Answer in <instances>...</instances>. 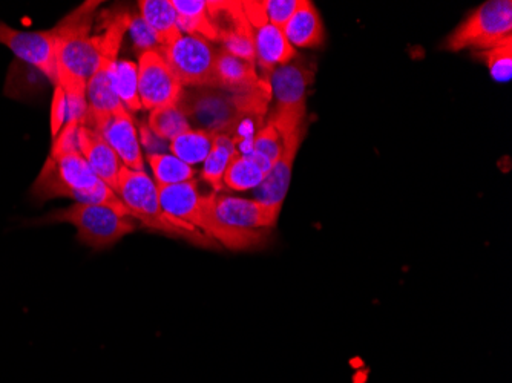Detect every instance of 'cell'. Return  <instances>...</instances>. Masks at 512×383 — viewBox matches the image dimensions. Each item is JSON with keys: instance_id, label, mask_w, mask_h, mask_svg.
<instances>
[{"instance_id": "3957f363", "label": "cell", "mask_w": 512, "mask_h": 383, "mask_svg": "<svg viewBox=\"0 0 512 383\" xmlns=\"http://www.w3.org/2000/svg\"><path fill=\"white\" fill-rule=\"evenodd\" d=\"M68 223L77 229L80 243L91 249L103 250L119 243L123 236L137 229L135 220L128 213L103 204L74 203L66 209L53 210L39 220L31 221L33 226Z\"/></svg>"}, {"instance_id": "44dd1931", "label": "cell", "mask_w": 512, "mask_h": 383, "mask_svg": "<svg viewBox=\"0 0 512 383\" xmlns=\"http://www.w3.org/2000/svg\"><path fill=\"white\" fill-rule=\"evenodd\" d=\"M215 137L217 135L212 134V132L191 129V131L184 132L180 137L172 140L169 149H171L172 155L194 167L195 164H203L206 158L209 157L215 143Z\"/></svg>"}, {"instance_id": "5b68a950", "label": "cell", "mask_w": 512, "mask_h": 383, "mask_svg": "<svg viewBox=\"0 0 512 383\" xmlns=\"http://www.w3.org/2000/svg\"><path fill=\"white\" fill-rule=\"evenodd\" d=\"M511 39V0H490L471 13L448 37L445 48L450 51H462L467 48L488 51Z\"/></svg>"}, {"instance_id": "cb8c5ba5", "label": "cell", "mask_w": 512, "mask_h": 383, "mask_svg": "<svg viewBox=\"0 0 512 383\" xmlns=\"http://www.w3.org/2000/svg\"><path fill=\"white\" fill-rule=\"evenodd\" d=\"M148 163L157 187L174 186L195 180V169L172 154H148Z\"/></svg>"}, {"instance_id": "d6986e66", "label": "cell", "mask_w": 512, "mask_h": 383, "mask_svg": "<svg viewBox=\"0 0 512 383\" xmlns=\"http://www.w3.org/2000/svg\"><path fill=\"white\" fill-rule=\"evenodd\" d=\"M283 31L293 48L295 46L315 48L324 42V25H322L321 16L315 5L307 0H299V7L296 8Z\"/></svg>"}, {"instance_id": "7a4b0ae2", "label": "cell", "mask_w": 512, "mask_h": 383, "mask_svg": "<svg viewBox=\"0 0 512 383\" xmlns=\"http://www.w3.org/2000/svg\"><path fill=\"white\" fill-rule=\"evenodd\" d=\"M31 195L40 204L53 198H69L80 204L114 207L129 215L119 195L99 180L80 151L50 154L31 187Z\"/></svg>"}, {"instance_id": "603a6c76", "label": "cell", "mask_w": 512, "mask_h": 383, "mask_svg": "<svg viewBox=\"0 0 512 383\" xmlns=\"http://www.w3.org/2000/svg\"><path fill=\"white\" fill-rule=\"evenodd\" d=\"M283 149V137L279 134L278 129L269 122L253 135L250 151L246 157L252 158L267 174L273 163L283 154Z\"/></svg>"}, {"instance_id": "8992f818", "label": "cell", "mask_w": 512, "mask_h": 383, "mask_svg": "<svg viewBox=\"0 0 512 383\" xmlns=\"http://www.w3.org/2000/svg\"><path fill=\"white\" fill-rule=\"evenodd\" d=\"M269 77L270 89L276 100V108L269 122L278 129L284 140L304 126L307 86L312 82L313 74L309 69L289 63L273 69Z\"/></svg>"}, {"instance_id": "e0dca14e", "label": "cell", "mask_w": 512, "mask_h": 383, "mask_svg": "<svg viewBox=\"0 0 512 383\" xmlns=\"http://www.w3.org/2000/svg\"><path fill=\"white\" fill-rule=\"evenodd\" d=\"M217 82L218 89L235 95L250 94V92L270 88L267 80H261L258 77L253 63L238 59L224 50L217 53Z\"/></svg>"}, {"instance_id": "4316f807", "label": "cell", "mask_w": 512, "mask_h": 383, "mask_svg": "<svg viewBox=\"0 0 512 383\" xmlns=\"http://www.w3.org/2000/svg\"><path fill=\"white\" fill-rule=\"evenodd\" d=\"M148 128L160 140L172 141L184 132L191 131L192 126L177 103L151 111Z\"/></svg>"}, {"instance_id": "52a82bcc", "label": "cell", "mask_w": 512, "mask_h": 383, "mask_svg": "<svg viewBox=\"0 0 512 383\" xmlns=\"http://www.w3.org/2000/svg\"><path fill=\"white\" fill-rule=\"evenodd\" d=\"M161 54L183 88L218 89L217 53L203 37L181 34L174 43L163 48Z\"/></svg>"}, {"instance_id": "9a60e30c", "label": "cell", "mask_w": 512, "mask_h": 383, "mask_svg": "<svg viewBox=\"0 0 512 383\" xmlns=\"http://www.w3.org/2000/svg\"><path fill=\"white\" fill-rule=\"evenodd\" d=\"M77 145H79L80 154L83 155L94 174L115 192L119 186L123 164L119 155L115 154L114 149L106 143L103 135L94 128L80 125L77 131Z\"/></svg>"}, {"instance_id": "5bb4252c", "label": "cell", "mask_w": 512, "mask_h": 383, "mask_svg": "<svg viewBox=\"0 0 512 383\" xmlns=\"http://www.w3.org/2000/svg\"><path fill=\"white\" fill-rule=\"evenodd\" d=\"M304 132H306V128L302 126L295 134L284 138L283 154L273 163L270 171L264 175L260 186L252 190L255 201H260L267 206L283 207L287 192H289L293 161L298 154Z\"/></svg>"}, {"instance_id": "f1b7e54d", "label": "cell", "mask_w": 512, "mask_h": 383, "mask_svg": "<svg viewBox=\"0 0 512 383\" xmlns=\"http://www.w3.org/2000/svg\"><path fill=\"white\" fill-rule=\"evenodd\" d=\"M264 5H266L269 23L283 30L296 8L299 7V0H266Z\"/></svg>"}, {"instance_id": "d4e9b609", "label": "cell", "mask_w": 512, "mask_h": 383, "mask_svg": "<svg viewBox=\"0 0 512 383\" xmlns=\"http://www.w3.org/2000/svg\"><path fill=\"white\" fill-rule=\"evenodd\" d=\"M266 172L255 161L246 155L237 154L230 160L224 174V187L238 192L256 189L264 180Z\"/></svg>"}, {"instance_id": "83f0119b", "label": "cell", "mask_w": 512, "mask_h": 383, "mask_svg": "<svg viewBox=\"0 0 512 383\" xmlns=\"http://www.w3.org/2000/svg\"><path fill=\"white\" fill-rule=\"evenodd\" d=\"M479 57L486 63L496 82H509L512 74V39L493 50L479 51Z\"/></svg>"}, {"instance_id": "1f68e13d", "label": "cell", "mask_w": 512, "mask_h": 383, "mask_svg": "<svg viewBox=\"0 0 512 383\" xmlns=\"http://www.w3.org/2000/svg\"><path fill=\"white\" fill-rule=\"evenodd\" d=\"M241 10H243L244 17H246L253 30H258V28L269 23L264 2H252V0L241 2Z\"/></svg>"}, {"instance_id": "30bf717a", "label": "cell", "mask_w": 512, "mask_h": 383, "mask_svg": "<svg viewBox=\"0 0 512 383\" xmlns=\"http://www.w3.org/2000/svg\"><path fill=\"white\" fill-rule=\"evenodd\" d=\"M56 31H22L0 20V45L13 51L20 62L33 66L57 86Z\"/></svg>"}, {"instance_id": "2e32d148", "label": "cell", "mask_w": 512, "mask_h": 383, "mask_svg": "<svg viewBox=\"0 0 512 383\" xmlns=\"http://www.w3.org/2000/svg\"><path fill=\"white\" fill-rule=\"evenodd\" d=\"M100 134L114 149L115 154L119 155L123 166L131 171H145V160H143L142 146H140L134 118L125 106L114 112Z\"/></svg>"}, {"instance_id": "ba28073f", "label": "cell", "mask_w": 512, "mask_h": 383, "mask_svg": "<svg viewBox=\"0 0 512 383\" xmlns=\"http://www.w3.org/2000/svg\"><path fill=\"white\" fill-rule=\"evenodd\" d=\"M115 194L119 195L120 200L129 210L132 220L138 221L149 229L186 239L184 233L166 217L161 209L157 184L145 171H131L123 166Z\"/></svg>"}, {"instance_id": "4fadbf2b", "label": "cell", "mask_w": 512, "mask_h": 383, "mask_svg": "<svg viewBox=\"0 0 512 383\" xmlns=\"http://www.w3.org/2000/svg\"><path fill=\"white\" fill-rule=\"evenodd\" d=\"M115 63L112 60L102 59L97 73L91 77L86 85V103H88V114L82 125L102 131L103 126L109 122L114 112L123 108V103L115 94L112 85V74H114Z\"/></svg>"}, {"instance_id": "8fae6325", "label": "cell", "mask_w": 512, "mask_h": 383, "mask_svg": "<svg viewBox=\"0 0 512 383\" xmlns=\"http://www.w3.org/2000/svg\"><path fill=\"white\" fill-rule=\"evenodd\" d=\"M161 209L166 217L184 233L186 239L197 246H214L211 239L206 238L198 230L201 198L197 181L174 184V186L157 187Z\"/></svg>"}, {"instance_id": "d6a6232c", "label": "cell", "mask_w": 512, "mask_h": 383, "mask_svg": "<svg viewBox=\"0 0 512 383\" xmlns=\"http://www.w3.org/2000/svg\"><path fill=\"white\" fill-rule=\"evenodd\" d=\"M175 11H177L178 17H200L207 14V5L209 2L204 0H172Z\"/></svg>"}, {"instance_id": "9c48e42d", "label": "cell", "mask_w": 512, "mask_h": 383, "mask_svg": "<svg viewBox=\"0 0 512 383\" xmlns=\"http://www.w3.org/2000/svg\"><path fill=\"white\" fill-rule=\"evenodd\" d=\"M138 95L148 111L177 105L183 94V86L161 51H146L138 59Z\"/></svg>"}, {"instance_id": "6da1fadb", "label": "cell", "mask_w": 512, "mask_h": 383, "mask_svg": "<svg viewBox=\"0 0 512 383\" xmlns=\"http://www.w3.org/2000/svg\"><path fill=\"white\" fill-rule=\"evenodd\" d=\"M99 5L100 2H85L54 27L57 86L66 95H85L86 85L102 63L99 40L91 36L92 20Z\"/></svg>"}, {"instance_id": "4dcf8cb0", "label": "cell", "mask_w": 512, "mask_h": 383, "mask_svg": "<svg viewBox=\"0 0 512 383\" xmlns=\"http://www.w3.org/2000/svg\"><path fill=\"white\" fill-rule=\"evenodd\" d=\"M66 117H68L66 92L60 86H56L53 103H51V134H53V138H56L63 126L66 125Z\"/></svg>"}, {"instance_id": "ac0fdd59", "label": "cell", "mask_w": 512, "mask_h": 383, "mask_svg": "<svg viewBox=\"0 0 512 383\" xmlns=\"http://www.w3.org/2000/svg\"><path fill=\"white\" fill-rule=\"evenodd\" d=\"M253 43L256 63L269 74L278 66L289 65L296 54L284 31L272 23L253 30Z\"/></svg>"}, {"instance_id": "ffe728a7", "label": "cell", "mask_w": 512, "mask_h": 383, "mask_svg": "<svg viewBox=\"0 0 512 383\" xmlns=\"http://www.w3.org/2000/svg\"><path fill=\"white\" fill-rule=\"evenodd\" d=\"M140 17L151 28L161 50L181 36L178 14L172 0H142L138 2Z\"/></svg>"}, {"instance_id": "277c9868", "label": "cell", "mask_w": 512, "mask_h": 383, "mask_svg": "<svg viewBox=\"0 0 512 383\" xmlns=\"http://www.w3.org/2000/svg\"><path fill=\"white\" fill-rule=\"evenodd\" d=\"M189 123L201 131L215 135H232L244 118L250 117L244 95L229 94L215 88H195L183 91L180 102Z\"/></svg>"}, {"instance_id": "7c38bea8", "label": "cell", "mask_w": 512, "mask_h": 383, "mask_svg": "<svg viewBox=\"0 0 512 383\" xmlns=\"http://www.w3.org/2000/svg\"><path fill=\"white\" fill-rule=\"evenodd\" d=\"M283 207L267 206L260 201L220 195L215 198L214 220L221 226L241 232H260L275 226Z\"/></svg>"}, {"instance_id": "484cf974", "label": "cell", "mask_w": 512, "mask_h": 383, "mask_svg": "<svg viewBox=\"0 0 512 383\" xmlns=\"http://www.w3.org/2000/svg\"><path fill=\"white\" fill-rule=\"evenodd\" d=\"M112 85L115 94L119 97L129 112H137L143 109L138 95V66L131 60H117L114 74H112Z\"/></svg>"}, {"instance_id": "f546056e", "label": "cell", "mask_w": 512, "mask_h": 383, "mask_svg": "<svg viewBox=\"0 0 512 383\" xmlns=\"http://www.w3.org/2000/svg\"><path fill=\"white\" fill-rule=\"evenodd\" d=\"M129 33H131L132 39H134L135 46H137L138 50L142 51V53L154 50L161 51L154 33H152L151 28L146 25L142 17H132L131 25H129Z\"/></svg>"}, {"instance_id": "7402d4cb", "label": "cell", "mask_w": 512, "mask_h": 383, "mask_svg": "<svg viewBox=\"0 0 512 383\" xmlns=\"http://www.w3.org/2000/svg\"><path fill=\"white\" fill-rule=\"evenodd\" d=\"M238 154L237 146L229 135L220 134L215 137L211 154L203 163V178L214 187L215 192L224 189L223 178L230 160Z\"/></svg>"}]
</instances>
